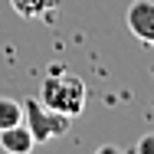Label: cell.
Here are the masks:
<instances>
[{
	"label": "cell",
	"instance_id": "obj_7",
	"mask_svg": "<svg viewBox=\"0 0 154 154\" xmlns=\"http://www.w3.org/2000/svg\"><path fill=\"white\" fill-rule=\"evenodd\" d=\"M134 151L138 154H154V134H141L138 144H134Z\"/></svg>",
	"mask_w": 154,
	"mask_h": 154
},
{
	"label": "cell",
	"instance_id": "obj_2",
	"mask_svg": "<svg viewBox=\"0 0 154 154\" xmlns=\"http://www.w3.org/2000/svg\"><path fill=\"white\" fill-rule=\"evenodd\" d=\"M23 125L30 128V134H33L36 144H46L49 138H62V134H69L72 118L53 112V108H46L39 98H26V102H23Z\"/></svg>",
	"mask_w": 154,
	"mask_h": 154
},
{
	"label": "cell",
	"instance_id": "obj_6",
	"mask_svg": "<svg viewBox=\"0 0 154 154\" xmlns=\"http://www.w3.org/2000/svg\"><path fill=\"white\" fill-rule=\"evenodd\" d=\"M20 122H23V105L17 98L0 95V131L3 128H13V125H20Z\"/></svg>",
	"mask_w": 154,
	"mask_h": 154
},
{
	"label": "cell",
	"instance_id": "obj_1",
	"mask_svg": "<svg viewBox=\"0 0 154 154\" xmlns=\"http://www.w3.org/2000/svg\"><path fill=\"white\" fill-rule=\"evenodd\" d=\"M85 95L89 92H85L82 75H75V72H69V69H62V66H53V69L46 72V79H43L36 98H39L46 108L59 112V115L79 118V115L85 112Z\"/></svg>",
	"mask_w": 154,
	"mask_h": 154
},
{
	"label": "cell",
	"instance_id": "obj_5",
	"mask_svg": "<svg viewBox=\"0 0 154 154\" xmlns=\"http://www.w3.org/2000/svg\"><path fill=\"white\" fill-rule=\"evenodd\" d=\"M10 7H13L23 20H46V17L59 7V0H10Z\"/></svg>",
	"mask_w": 154,
	"mask_h": 154
},
{
	"label": "cell",
	"instance_id": "obj_4",
	"mask_svg": "<svg viewBox=\"0 0 154 154\" xmlns=\"http://www.w3.org/2000/svg\"><path fill=\"white\" fill-rule=\"evenodd\" d=\"M0 148L7 154H30L36 148V141H33L30 128L20 122V125H13V128H3L0 131Z\"/></svg>",
	"mask_w": 154,
	"mask_h": 154
},
{
	"label": "cell",
	"instance_id": "obj_3",
	"mask_svg": "<svg viewBox=\"0 0 154 154\" xmlns=\"http://www.w3.org/2000/svg\"><path fill=\"white\" fill-rule=\"evenodd\" d=\"M125 23L141 43L154 46V0H134L125 10Z\"/></svg>",
	"mask_w": 154,
	"mask_h": 154
}]
</instances>
